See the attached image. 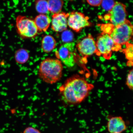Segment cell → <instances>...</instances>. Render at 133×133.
<instances>
[{
    "mask_svg": "<svg viewBox=\"0 0 133 133\" xmlns=\"http://www.w3.org/2000/svg\"><path fill=\"white\" fill-rule=\"evenodd\" d=\"M127 64L128 66H133V61H128Z\"/></svg>",
    "mask_w": 133,
    "mask_h": 133,
    "instance_id": "obj_24",
    "label": "cell"
},
{
    "mask_svg": "<svg viewBox=\"0 0 133 133\" xmlns=\"http://www.w3.org/2000/svg\"><path fill=\"white\" fill-rule=\"evenodd\" d=\"M69 1H74V0H69Z\"/></svg>",
    "mask_w": 133,
    "mask_h": 133,
    "instance_id": "obj_25",
    "label": "cell"
},
{
    "mask_svg": "<svg viewBox=\"0 0 133 133\" xmlns=\"http://www.w3.org/2000/svg\"><path fill=\"white\" fill-rule=\"evenodd\" d=\"M57 42L52 36L48 35L45 36L41 41V48L43 52L49 53L56 48Z\"/></svg>",
    "mask_w": 133,
    "mask_h": 133,
    "instance_id": "obj_13",
    "label": "cell"
},
{
    "mask_svg": "<svg viewBox=\"0 0 133 133\" xmlns=\"http://www.w3.org/2000/svg\"><path fill=\"white\" fill-rule=\"evenodd\" d=\"M29 53L27 50L21 49L16 51L15 55V60L18 64H23L29 60Z\"/></svg>",
    "mask_w": 133,
    "mask_h": 133,
    "instance_id": "obj_15",
    "label": "cell"
},
{
    "mask_svg": "<svg viewBox=\"0 0 133 133\" xmlns=\"http://www.w3.org/2000/svg\"><path fill=\"white\" fill-rule=\"evenodd\" d=\"M107 127L109 133H123L127 130V124L121 116H112L108 118Z\"/></svg>",
    "mask_w": 133,
    "mask_h": 133,
    "instance_id": "obj_10",
    "label": "cell"
},
{
    "mask_svg": "<svg viewBox=\"0 0 133 133\" xmlns=\"http://www.w3.org/2000/svg\"><path fill=\"white\" fill-rule=\"evenodd\" d=\"M64 3L63 0H48L49 12L53 14L61 12Z\"/></svg>",
    "mask_w": 133,
    "mask_h": 133,
    "instance_id": "obj_14",
    "label": "cell"
},
{
    "mask_svg": "<svg viewBox=\"0 0 133 133\" xmlns=\"http://www.w3.org/2000/svg\"><path fill=\"white\" fill-rule=\"evenodd\" d=\"M62 35V40L65 43L71 42L74 39V36L72 33L69 31H64Z\"/></svg>",
    "mask_w": 133,
    "mask_h": 133,
    "instance_id": "obj_19",
    "label": "cell"
},
{
    "mask_svg": "<svg viewBox=\"0 0 133 133\" xmlns=\"http://www.w3.org/2000/svg\"><path fill=\"white\" fill-rule=\"evenodd\" d=\"M39 32H45L49 29L51 20L45 14H39L36 17L34 21Z\"/></svg>",
    "mask_w": 133,
    "mask_h": 133,
    "instance_id": "obj_12",
    "label": "cell"
},
{
    "mask_svg": "<svg viewBox=\"0 0 133 133\" xmlns=\"http://www.w3.org/2000/svg\"><path fill=\"white\" fill-rule=\"evenodd\" d=\"M89 19L82 13L73 11L68 17V26L75 32H79L83 28L92 25Z\"/></svg>",
    "mask_w": 133,
    "mask_h": 133,
    "instance_id": "obj_9",
    "label": "cell"
},
{
    "mask_svg": "<svg viewBox=\"0 0 133 133\" xmlns=\"http://www.w3.org/2000/svg\"><path fill=\"white\" fill-rule=\"evenodd\" d=\"M16 25L18 33L23 38H34L39 32L34 21L25 16H18L16 19Z\"/></svg>",
    "mask_w": 133,
    "mask_h": 133,
    "instance_id": "obj_6",
    "label": "cell"
},
{
    "mask_svg": "<svg viewBox=\"0 0 133 133\" xmlns=\"http://www.w3.org/2000/svg\"><path fill=\"white\" fill-rule=\"evenodd\" d=\"M125 44L126 47L122 50V51L125 55L126 59L128 61H133V45L129 42Z\"/></svg>",
    "mask_w": 133,
    "mask_h": 133,
    "instance_id": "obj_17",
    "label": "cell"
},
{
    "mask_svg": "<svg viewBox=\"0 0 133 133\" xmlns=\"http://www.w3.org/2000/svg\"><path fill=\"white\" fill-rule=\"evenodd\" d=\"M94 88L84 77L76 75L66 80L59 89L64 102L75 105L84 100Z\"/></svg>",
    "mask_w": 133,
    "mask_h": 133,
    "instance_id": "obj_1",
    "label": "cell"
},
{
    "mask_svg": "<svg viewBox=\"0 0 133 133\" xmlns=\"http://www.w3.org/2000/svg\"><path fill=\"white\" fill-rule=\"evenodd\" d=\"M35 6L40 14H46L49 12L47 0H35Z\"/></svg>",
    "mask_w": 133,
    "mask_h": 133,
    "instance_id": "obj_16",
    "label": "cell"
},
{
    "mask_svg": "<svg viewBox=\"0 0 133 133\" xmlns=\"http://www.w3.org/2000/svg\"><path fill=\"white\" fill-rule=\"evenodd\" d=\"M103 0H86L87 3L92 6H98L101 4Z\"/></svg>",
    "mask_w": 133,
    "mask_h": 133,
    "instance_id": "obj_23",
    "label": "cell"
},
{
    "mask_svg": "<svg viewBox=\"0 0 133 133\" xmlns=\"http://www.w3.org/2000/svg\"><path fill=\"white\" fill-rule=\"evenodd\" d=\"M69 15V13L65 12L53 14L51 22V28L53 30L56 32H61L66 30Z\"/></svg>",
    "mask_w": 133,
    "mask_h": 133,
    "instance_id": "obj_11",
    "label": "cell"
},
{
    "mask_svg": "<svg viewBox=\"0 0 133 133\" xmlns=\"http://www.w3.org/2000/svg\"><path fill=\"white\" fill-rule=\"evenodd\" d=\"M74 42L65 43L55 51V55L68 67L74 66L76 62V54Z\"/></svg>",
    "mask_w": 133,
    "mask_h": 133,
    "instance_id": "obj_5",
    "label": "cell"
},
{
    "mask_svg": "<svg viewBox=\"0 0 133 133\" xmlns=\"http://www.w3.org/2000/svg\"><path fill=\"white\" fill-rule=\"evenodd\" d=\"M133 26L127 19L119 25L114 26L109 35L116 44L122 46L129 42L133 35Z\"/></svg>",
    "mask_w": 133,
    "mask_h": 133,
    "instance_id": "obj_4",
    "label": "cell"
},
{
    "mask_svg": "<svg viewBox=\"0 0 133 133\" xmlns=\"http://www.w3.org/2000/svg\"><path fill=\"white\" fill-rule=\"evenodd\" d=\"M96 44L101 56L106 59H110L113 51H119L122 46L116 44L109 35L103 32L98 36Z\"/></svg>",
    "mask_w": 133,
    "mask_h": 133,
    "instance_id": "obj_3",
    "label": "cell"
},
{
    "mask_svg": "<svg viewBox=\"0 0 133 133\" xmlns=\"http://www.w3.org/2000/svg\"><path fill=\"white\" fill-rule=\"evenodd\" d=\"M23 133H42L39 129L32 127H29L25 129Z\"/></svg>",
    "mask_w": 133,
    "mask_h": 133,
    "instance_id": "obj_22",
    "label": "cell"
},
{
    "mask_svg": "<svg viewBox=\"0 0 133 133\" xmlns=\"http://www.w3.org/2000/svg\"><path fill=\"white\" fill-rule=\"evenodd\" d=\"M128 13L126 6L123 3L116 2L107 14L104 16L105 21H110L114 26L122 24L127 19Z\"/></svg>",
    "mask_w": 133,
    "mask_h": 133,
    "instance_id": "obj_7",
    "label": "cell"
},
{
    "mask_svg": "<svg viewBox=\"0 0 133 133\" xmlns=\"http://www.w3.org/2000/svg\"><path fill=\"white\" fill-rule=\"evenodd\" d=\"M133 70L132 69L129 71L126 80V85L131 90L133 89Z\"/></svg>",
    "mask_w": 133,
    "mask_h": 133,
    "instance_id": "obj_20",
    "label": "cell"
},
{
    "mask_svg": "<svg viewBox=\"0 0 133 133\" xmlns=\"http://www.w3.org/2000/svg\"><path fill=\"white\" fill-rule=\"evenodd\" d=\"M63 70L62 63L59 59L47 58L40 64L38 74L45 82L53 84L60 80Z\"/></svg>",
    "mask_w": 133,
    "mask_h": 133,
    "instance_id": "obj_2",
    "label": "cell"
},
{
    "mask_svg": "<svg viewBox=\"0 0 133 133\" xmlns=\"http://www.w3.org/2000/svg\"><path fill=\"white\" fill-rule=\"evenodd\" d=\"M76 49L84 58L86 59L94 54L100 56L97 46L96 42L91 35L89 34L76 45Z\"/></svg>",
    "mask_w": 133,
    "mask_h": 133,
    "instance_id": "obj_8",
    "label": "cell"
},
{
    "mask_svg": "<svg viewBox=\"0 0 133 133\" xmlns=\"http://www.w3.org/2000/svg\"><path fill=\"white\" fill-rule=\"evenodd\" d=\"M115 2L114 0H103L101 5L103 9L109 11L112 9Z\"/></svg>",
    "mask_w": 133,
    "mask_h": 133,
    "instance_id": "obj_18",
    "label": "cell"
},
{
    "mask_svg": "<svg viewBox=\"0 0 133 133\" xmlns=\"http://www.w3.org/2000/svg\"><path fill=\"white\" fill-rule=\"evenodd\" d=\"M101 30L103 32L109 35L112 32L114 26L111 24H102L101 26Z\"/></svg>",
    "mask_w": 133,
    "mask_h": 133,
    "instance_id": "obj_21",
    "label": "cell"
}]
</instances>
